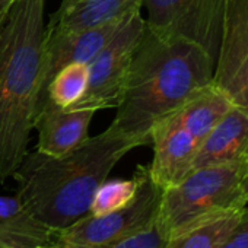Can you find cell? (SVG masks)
<instances>
[{"label": "cell", "mask_w": 248, "mask_h": 248, "mask_svg": "<svg viewBox=\"0 0 248 248\" xmlns=\"http://www.w3.org/2000/svg\"><path fill=\"white\" fill-rule=\"evenodd\" d=\"M140 146L138 139L109 124L66 155L27 154L12 175L18 183L16 197L54 232L64 229L89 215L98 187L124 156Z\"/></svg>", "instance_id": "obj_1"}, {"label": "cell", "mask_w": 248, "mask_h": 248, "mask_svg": "<svg viewBox=\"0 0 248 248\" xmlns=\"http://www.w3.org/2000/svg\"><path fill=\"white\" fill-rule=\"evenodd\" d=\"M215 63L197 44L154 31L145 22L112 126L142 146L151 132L193 92L213 80Z\"/></svg>", "instance_id": "obj_2"}, {"label": "cell", "mask_w": 248, "mask_h": 248, "mask_svg": "<svg viewBox=\"0 0 248 248\" xmlns=\"http://www.w3.org/2000/svg\"><path fill=\"white\" fill-rule=\"evenodd\" d=\"M46 0H15L0 22V184L28 154L38 109Z\"/></svg>", "instance_id": "obj_3"}, {"label": "cell", "mask_w": 248, "mask_h": 248, "mask_svg": "<svg viewBox=\"0 0 248 248\" xmlns=\"http://www.w3.org/2000/svg\"><path fill=\"white\" fill-rule=\"evenodd\" d=\"M248 206L245 159L193 170L162 193L158 226L167 241L207 219Z\"/></svg>", "instance_id": "obj_4"}, {"label": "cell", "mask_w": 248, "mask_h": 248, "mask_svg": "<svg viewBox=\"0 0 248 248\" xmlns=\"http://www.w3.org/2000/svg\"><path fill=\"white\" fill-rule=\"evenodd\" d=\"M139 188L135 199L115 212L88 215L73 225L56 232V244L69 248L101 247L145 231L158 222L164 188L151 177L148 165L136 168Z\"/></svg>", "instance_id": "obj_5"}, {"label": "cell", "mask_w": 248, "mask_h": 248, "mask_svg": "<svg viewBox=\"0 0 248 248\" xmlns=\"http://www.w3.org/2000/svg\"><path fill=\"white\" fill-rule=\"evenodd\" d=\"M229 0H143L145 22L156 32L202 47L216 63Z\"/></svg>", "instance_id": "obj_6"}, {"label": "cell", "mask_w": 248, "mask_h": 248, "mask_svg": "<svg viewBox=\"0 0 248 248\" xmlns=\"http://www.w3.org/2000/svg\"><path fill=\"white\" fill-rule=\"evenodd\" d=\"M145 30L142 9L133 12L112 40L88 64V88L70 108L99 109L117 108L126 85L130 63Z\"/></svg>", "instance_id": "obj_7"}, {"label": "cell", "mask_w": 248, "mask_h": 248, "mask_svg": "<svg viewBox=\"0 0 248 248\" xmlns=\"http://www.w3.org/2000/svg\"><path fill=\"white\" fill-rule=\"evenodd\" d=\"M130 15L99 27H92L80 31L64 32V31L48 30L46 27L43 51H41L40 92H38L37 112L48 101V86L53 78L56 76V73H59L63 67L73 63L89 64L96 57V54L112 40V37L118 32V30L127 21Z\"/></svg>", "instance_id": "obj_8"}, {"label": "cell", "mask_w": 248, "mask_h": 248, "mask_svg": "<svg viewBox=\"0 0 248 248\" xmlns=\"http://www.w3.org/2000/svg\"><path fill=\"white\" fill-rule=\"evenodd\" d=\"M213 83L248 111V0L228 2Z\"/></svg>", "instance_id": "obj_9"}, {"label": "cell", "mask_w": 248, "mask_h": 248, "mask_svg": "<svg viewBox=\"0 0 248 248\" xmlns=\"http://www.w3.org/2000/svg\"><path fill=\"white\" fill-rule=\"evenodd\" d=\"M151 145L154 158L148 170L152 180L165 190L191 172L200 142L167 117L152 129Z\"/></svg>", "instance_id": "obj_10"}, {"label": "cell", "mask_w": 248, "mask_h": 248, "mask_svg": "<svg viewBox=\"0 0 248 248\" xmlns=\"http://www.w3.org/2000/svg\"><path fill=\"white\" fill-rule=\"evenodd\" d=\"M93 115V109L62 108L48 99L35 115L34 129L38 132L35 151L48 156L75 151L89 138Z\"/></svg>", "instance_id": "obj_11"}, {"label": "cell", "mask_w": 248, "mask_h": 248, "mask_svg": "<svg viewBox=\"0 0 248 248\" xmlns=\"http://www.w3.org/2000/svg\"><path fill=\"white\" fill-rule=\"evenodd\" d=\"M247 152L248 111L232 105L200 143L193 162V170L236 162L244 159Z\"/></svg>", "instance_id": "obj_12"}, {"label": "cell", "mask_w": 248, "mask_h": 248, "mask_svg": "<svg viewBox=\"0 0 248 248\" xmlns=\"http://www.w3.org/2000/svg\"><path fill=\"white\" fill-rule=\"evenodd\" d=\"M54 236L56 232L38 220L16 196H0V248L50 245Z\"/></svg>", "instance_id": "obj_13"}, {"label": "cell", "mask_w": 248, "mask_h": 248, "mask_svg": "<svg viewBox=\"0 0 248 248\" xmlns=\"http://www.w3.org/2000/svg\"><path fill=\"white\" fill-rule=\"evenodd\" d=\"M232 105L228 95L212 80L193 92L170 118L202 143Z\"/></svg>", "instance_id": "obj_14"}, {"label": "cell", "mask_w": 248, "mask_h": 248, "mask_svg": "<svg viewBox=\"0 0 248 248\" xmlns=\"http://www.w3.org/2000/svg\"><path fill=\"white\" fill-rule=\"evenodd\" d=\"M142 6L143 0H79L64 14L53 15L47 28L64 32L80 31L126 18Z\"/></svg>", "instance_id": "obj_15"}, {"label": "cell", "mask_w": 248, "mask_h": 248, "mask_svg": "<svg viewBox=\"0 0 248 248\" xmlns=\"http://www.w3.org/2000/svg\"><path fill=\"white\" fill-rule=\"evenodd\" d=\"M242 210L228 212L207 219L170 238L167 248H220L238 223Z\"/></svg>", "instance_id": "obj_16"}, {"label": "cell", "mask_w": 248, "mask_h": 248, "mask_svg": "<svg viewBox=\"0 0 248 248\" xmlns=\"http://www.w3.org/2000/svg\"><path fill=\"white\" fill-rule=\"evenodd\" d=\"M88 64L73 63L63 67L48 86V99L62 108H70L85 93L88 88Z\"/></svg>", "instance_id": "obj_17"}, {"label": "cell", "mask_w": 248, "mask_h": 248, "mask_svg": "<svg viewBox=\"0 0 248 248\" xmlns=\"http://www.w3.org/2000/svg\"><path fill=\"white\" fill-rule=\"evenodd\" d=\"M139 188V175L135 172L130 180H105L96 190L89 215L102 216L127 206L136 196Z\"/></svg>", "instance_id": "obj_18"}, {"label": "cell", "mask_w": 248, "mask_h": 248, "mask_svg": "<svg viewBox=\"0 0 248 248\" xmlns=\"http://www.w3.org/2000/svg\"><path fill=\"white\" fill-rule=\"evenodd\" d=\"M59 248H69V247H59ZM91 248H167V238L162 235L156 222L151 228L140 231L135 235H130L127 238H123L120 241L107 245L91 247Z\"/></svg>", "instance_id": "obj_19"}, {"label": "cell", "mask_w": 248, "mask_h": 248, "mask_svg": "<svg viewBox=\"0 0 248 248\" xmlns=\"http://www.w3.org/2000/svg\"><path fill=\"white\" fill-rule=\"evenodd\" d=\"M220 248H248V206L242 210L238 223Z\"/></svg>", "instance_id": "obj_20"}, {"label": "cell", "mask_w": 248, "mask_h": 248, "mask_svg": "<svg viewBox=\"0 0 248 248\" xmlns=\"http://www.w3.org/2000/svg\"><path fill=\"white\" fill-rule=\"evenodd\" d=\"M78 2H79V0H62V3H60V6H59V9L56 11L54 15H62V14H64L66 11H69L70 8H73Z\"/></svg>", "instance_id": "obj_21"}, {"label": "cell", "mask_w": 248, "mask_h": 248, "mask_svg": "<svg viewBox=\"0 0 248 248\" xmlns=\"http://www.w3.org/2000/svg\"><path fill=\"white\" fill-rule=\"evenodd\" d=\"M14 2L15 0H0V22H2V19L5 18L6 12L9 11Z\"/></svg>", "instance_id": "obj_22"}, {"label": "cell", "mask_w": 248, "mask_h": 248, "mask_svg": "<svg viewBox=\"0 0 248 248\" xmlns=\"http://www.w3.org/2000/svg\"><path fill=\"white\" fill-rule=\"evenodd\" d=\"M34 248H59L56 244H50V245H38V247H34Z\"/></svg>", "instance_id": "obj_23"}, {"label": "cell", "mask_w": 248, "mask_h": 248, "mask_svg": "<svg viewBox=\"0 0 248 248\" xmlns=\"http://www.w3.org/2000/svg\"><path fill=\"white\" fill-rule=\"evenodd\" d=\"M245 162H247V183H248V152H247V155H245Z\"/></svg>", "instance_id": "obj_24"}]
</instances>
